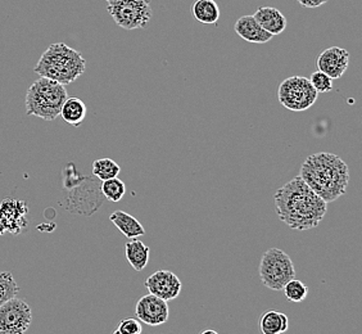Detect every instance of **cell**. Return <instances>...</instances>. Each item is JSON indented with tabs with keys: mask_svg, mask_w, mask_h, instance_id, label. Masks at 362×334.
I'll use <instances>...</instances> for the list:
<instances>
[{
	"mask_svg": "<svg viewBox=\"0 0 362 334\" xmlns=\"http://www.w3.org/2000/svg\"><path fill=\"white\" fill-rule=\"evenodd\" d=\"M274 201L280 221L291 229H315L327 215V203L300 179V175L280 187Z\"/></svg>",
	"mask_w": 362,
	"mask_h": 334,
	"instance_id": "cell-1",
	"label": "cell"
},
{
	"mask_svg": "<svg viewBox=\"0 0 362 334\" xmlns=\"http://www.w3.org/2000/svg\"><path fill=\"white\" fill-rule=\"evenodd\" d=\"M300 176L327 203L341 198L349 188V165L329 152L308 156L300 166Z\"/></svg>",
	"mask_w": 362,
	"mask_h": 334,
	"instance_id": "cell-2",
	"label": "cell"
},
{
	"mask_svg": "<svg viewBox=\"0 0 362 334\" xmlns=\"http://www.w3.org/2000/svg\"><path fill=\"white\" fill-rule=\"evenodd\" d=\"M86 61L80 52L71 48L64 42H54L42 53L34 67V72L62 85L76 81L84 75Z\"/></svg>",
	"mask_w": 362,
	"mask_h": 334,
	"instance_id": "cell-3",
	"label": "cell"
},
{
	"mask_svg": "<svg viewBox=\"0 0 362 334\" xmlns=\"http://www.w3.org/2000/svg\"><path fill=\"white\" fill-rule=\"evenodd\" d=\"M67 98L69 94L64 85L40 77L26 93V113L44 121H54Z\"/></svg>",
	"mask_w": 362,
	"mask_h": 334,
	"instance_id": "cell-4",
	"label": "cell"
},
{
	"mask_svg": "<svg viewBox=\"0 0 362 334\" xmlns=\"http://www.w3.org/2000/svg\"><path fill=\"white\" fill-rule=\"evenodd\" d=\"M258 274L261 283L272 291H283L289 280L296 278V269L291 256L284 250L272 247L262 255Z\"/></svg>",
	"mask_w": 362,
	"mask_h": 334,
	"instance_id": "cell-5",
	"label": "cell"
},
{
	"mask_svg": "<svg viewBox=\"0 0 362 334\" xmlns=\"http://www.w3.org/2000/svg\"><path fill=\"white\" fill-rule=\"evenodd\" d=\"M115 23L126 31L144 28L152 20L151 0H105Z\"/></svg>",
	"mask_w": 362,
	"mask_h": 334,
	"instance_id": "cell-6",
	"label": "cell"
},
{
	"mask_svg": "<svg viewBox=\"0 0 362 334\" xmlns=\"http://www.w3.org/2000/svg\"><path fill=\"white\" fill-rule=\"evenodd\" d=\"M317 97L319 93L315 91L314 86L306 77H288L279 85V102L289 111H307L315 105Z\"/></svg>",
	"mask_w": 362,
	"mask_h": 334,
	"instance_id": "cell-7",
	"label": "cell"
},
{
	"mask_svg": "<svg viewBox=\"0 0 362 334\" xmlns=\"http://www.w3.org/2000/svg\"><path fill=\"white\" fill-rule=\"evenodd\" d=\"M33 324V310L26 301L9 299L0 306V334H25Z\"/></svg>",
	"mask_w": 362,
	"mask_h": 334,
	"instance_id": "cell-8",
	"label": "cell"
},
{
	"mask_svg": "<svg viewBox=\"0 0 362 334\" xmlns=\"http://www.w3.org/2000/svg\"><path fill=\"white\" fill-rule=\"evenodd\" d=\"M136 319L141 324H146L151 327H158L168 323L170 316L168 301L160 299L154 294H146L140 297L135 306Z\"/></svg>",
	"mask_w": 362,
	"mask_h": 334,
	"instance_id": "cell-9",
	"label": "cell"
},
{
	"mask_svg": "<svg viewBox=\"0 0 362 334\" xmlns=\"http://www.w3.org/2000/svg\"><path fill=\"white\" fill-rule=\"evenodd\" d=\"M28 203L17 198L8 197L0 202V217L7 233L18 236L28 229Z\"/></svg>",
	"mask_w": 362,
	"mask_h": 334,
	"instance_id": "cell-10",
	"label": "cell"
},
{
	"mask_svg": "<svg viewBox=\"0 0 362 334\" xmlns=\"http://www.w3.org/2000/svg\"><path fill=\"white\" fill-rule=\"evenodd\" d=\"M148 292L165 301L177 299L181 292L180 279L170 270H158L149 275L144 282Z\"/></svg>",
	"mask_w": 362,
	"mask_h": 334,
	"instance_id": "cell-11",
	"label": "cell"
},
{
	"mask_svg": "<svg viewBox=\"0 0 362 334\" xmlns=\"http://www.w3.org/2000/svg\"><path fill=\"white\" fill-rule=\"evenodd\" d=\"M317 69L327 74L330 79H341L349 66V53L347 49L332 47L321 52L317 58Z\"/></svg>",
	"mask_w": 362,
	"mask_h": 334,
	"instance_id": "cell-12",
	"label": "cell"
},
{
	"mask_svg": "<svg viewBox=\"0 0 362 334\" xmlns=\"http://www.w3.org/2000/svg\"><path fill=\"white\" fill-rule=\"evenodd\" d=\"M234 31L239 38L248 42L255 44H266L270 42L274 36L261 28L253 16L240 17L234 26Z\"/></svg>",
	"mask_w": 362,
	"mask_h": 334,
	"instance_id": "cell-13",
	"label": "cell"
},
{
	"mask_svg": "<svg viewBox=\"0 0 362 334\" xmlns=\"http://www.w3.org/2000/svg\"><path fill=\"white\" fill-rule=\"evenodd\" d=\"M258 25L267 31L270 35L276 36L286 31V16L279 11L278 8L261 7L258 8L256 13L253 14Z\"/></svg>",
	"mask_w": 362,
	"mask_h": 334,
	"instance_id": "cell-14",
	"label": "cell"
},
{
	"mask_svg": "<svg viewBox=\"0 0 362 334\" xmlns=\"http://www.w3.org/2000/svg\"><path fill=\"white\" fill-rule=\"evenodd\" d=\"M111 223L129 239H136L146 234L144 226L136 220L134 216L127 214L125 211H115L110 216Z\"/></svg>",
	"mask_w": 362,
	"mask_h": 334,
	"instance_id": "cell-15",
	"label": "cell"
},
{
	"mask_svg": "<svg viewBox=\"0 0 362 334\" xmlns=\"http://www.w3.org/2000/svg\"><path fill=\"white\" fill-rule=\"evenodd\" d=\"M149 247L139 239H130L125 244V256L135 272H143L149 261Z\"/></svg>",
	"mask_w": 362,
	"mask_h": 334,
	"instance_id": "cell-16",
	"label": "cell"
},
{
	"mask_svg": "<svg viewBox=\"0 0 362 334\" xmlns=\"http://www.w3.org/2000/svg\"><path fill=\"white\" fill-rule=\"evenodd\" d=\"M258 327L262 334H283L289 329V318L286 313L270 310L261 316Z\"/></svg>",
	"mask_w": 362,
	"mask_h": 334,
	"instance_id": "cell-17",
	"label": "cell"
},
{
	"mask_svg": "<svg viewBox=\"0 0 362 334\" xmlns=\"http://www.w3.org/2000/svg\"><path fill=\"white\" fill-rule=\"evenodd\" d=\"M86 112H88L86 105L80 98H67L66 102L63 103L59 116L64 120V122L78 127L84 122Z\"/></svg>",
	"mask_w": 362,
	"mask_h": 334,
	"instance_id": "cell-18",
	"label": "cell"
},
{
	"mask_svg": "<svg viewBox=\"0 0 362 334\" xmlns=\"http://www.w3.org/2000/svg\"><path fill=\"white\" fill-rule=\"evenodd\" d=\"M192 12L195 20L204 25H216L220 20V8L215 0H195Z\"/></svg>",
	"mask_w": 362,
	"mask_h": 334,
	"instance_id": "cell-19",
	"label": "cell"
},
{
	"mask_svg": "<svg viewBox=\"0 0 362 334\" xmlns=\"http://www.w3.org/2000/svg\"><path fill=\"white\" fill-rule=\"evenodd\" d=\"M121 173V167L111 159H99L93 162V175L99 180L105 181L117 178Z\"/></svg>",
	"mask_w": 362,
	"mask_h": 334,
	"instance_id": "cell-20",
	"label": "cell"
},
{
	"mask_svg": "<svg viewBox=\"0 0 362 334\" xmlns=\"http://www.w3.org/2000/svg\"><path fill=\"white\" fill-rule=\"evenodd\" d=\"M20 292L13 274L11 272H0V306L7 301L16 297Z\"/></svg>",
	"mask_w": 362,
	"mask_h": 334,
	"instance_id": "cell-21",
	"label": "cell"
},
{
	"mask_svg": "<svg viewBox=\"0 0 362 334\" xmlns=\"http://www.w3.org/2000/svg\"><path fill=\"white\" fill-rule=\"evenodd\" d=\"M102 193L105 195V200H108L111 202H119L126 195L125 183L119 180V178H113L110 180L103 181Z\"/></svg>",
	"mask_w": 362,
	"mask_h": 334,
	"instance_id": "cell-22",
	"label": "cell"
},
{
	"mask_svg": "<svg viewBox=\"0 0 362 334\" xmlns=\"http://www.w3.org/2000/svg\"><path fill=\"white\" fill-rule=\"evenodd\" d=\"M284 294H286V299L291 301V302H302L305 301L308 294V287L300 282L298 279H292L286 283L284 288Z\"/></svg>",
	"mask_w": 362,
	"mask_h": 334,
	"instance_id": "cell-23",
	"label": "cell"
},
{
	"mask_svg": "<svg viewBox=\"0 0 362 334\" xmlns=\"http://www.w3.org/2000/svg\"><path fill=\"white\" fill-rule=\"evenodd\" d=\"M308 80L317 93H327L333 89V79H330L327 74H324L321 71L317 70L314 72L311 75V79H308Z\"/></svg>",
	"mask_w": 362,
	"mask_h": 334,
	"instance_id": "cell-24",
	"label": "cell"
},
{
	"mask_svg": "<svg viewBox=\"0 0 362 334\" xmlns=\"http://www.w3.org/2000/svg\"><path fill=\"white\" fill-rule=\"evenodd\" d=\"M117 329L124 334H141L143 326L136 318H125L119 321Z\"/></svg>",
	"mask_w": 362,
	"mask_h": 334,
	"instance_id": "cell-25",
	"label": "cell"
},
{
	"mask_svg": "<svg viewBox=\"0 0 362 334\" xmlns=\"http://www.w3.org/2000/svg\"><path fill=\"white\" fill-rule=\"evenodd\" d=\"M302 7L317 8L324 6L327 0H297Z\"/></svg>",
	"mask_w": 362,
	"mask_h": 334,
	"instance_id": "cell-26",
	"label": "cell"
},
{
	"mask_svg": "<svg viewBox=\"0 0 362 334\" xmlns=\"http://www.w3.org/2000/svg\"><path fill=\"white\" fill-rule=\"evenodd\" d=\"M6 233H7V230H6L4 223H3V220H1V217H0V237H1V236H4Z\"/></svg>",
	"mask_w": 362,
	"mask_h": 334,
	"instance_id": "cell-27",
	"label": "cell"
},
{
	"mask_svg": "<svg viewBox=\"0 0 362 334\" xmlns=\"http://www.w3.org/2000/svg\"><path fill=\"white\" fill-rule=\"evenodd\" d=\"M199 334H218V332H216L215 329H204V330Z\"/></svg>",
	"mask_w": 362,
	"mask_h": 334,
	"instance_id": "cell-28",
	"label": "cell"
},
{
	"mask_svg": "<svg viewBox=\"0 0 362 334\" xmlns=\"http://www.w3.org/2000/svg\"><path fill=\"white\" fill-rule=\"evenodd\" d=\"M112 334H124V333H121V332H119V329H116V330H115V332H113V333Z\"/></svg>",
	"mask_w": 362,
	"mask_h": 334,
	"instance_id": "cell-29",
	"label": "cell"
}]
</instances>
